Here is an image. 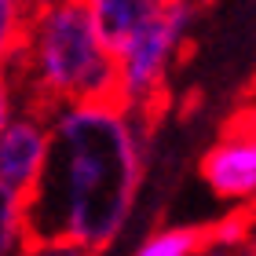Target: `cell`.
Here are the masks:
<instances>
[{
    "label": "cell",
    "instance_id": "4fadbf2b",
    "mask_svg": "<svg viewBox=\"0 0 256 256\" xmlns=\"http://www.w3.org/2000/svg\"><path fill=\"white\" fill-rule=\"evenodd\" d=\"M242 256H252V246H249V249H246V252H242Z\"/></svg>",
    "mask_w": 256,
    "mask_h": 256
},
{
    "label": "cell",
    "instance_id": "30bf717a",
    "mask_svg": "<svg viewBox=\"0 0 256 256\" xmlns=\"http://www.w3.org/2000/svg\"><path fill=\"white\" fill-rule=\"evenodd\" d=\"M18 106H22V96H18L15 77H11V70H0V128L15 118Z\"/></svg>",
    "mask_w": 256,
    "mask_h": 256
},
{
    "label": "cell",
    "instance_id": "52a82bcc",
    "mask_svg": "<svg viewBox=\"0 0 256 256\" xmlns=\"http://www.w3.org/2000/svg\"><path fill=\"white\" fill-rule=\"evenodd\" d=\"M205 242H208L205 224H168L150 230L132 249V256H198Z\"/></svg>",
    "mask_w": 256,
    "mask_h": 256
},
{
    "label": "cell",
    "instance_id": "277c9868",
    "mask_svg": "<svg viewBox=\"0 0 256 256\" xmlns=\"http://www.w3.org/2000/svg\"><path fill=\"white\" fill-rule=\"evenodd\" d=\"M198 176L208 187L216 202L238 208L252 205L256 194V136H252V114H238L220 139L202 154Z\"/></svg>",
    "mask_w": 256,
    "mask_h": 256
},
{
    "label": "cell",
    "instance_id": "7c38bea8",
    "mask_svg": "<svg viewBox=\"0 0 256 256\" xmlns=\"http://www.w3.org/2000/svg\"><path fill=\"white\" fill-rule=\"evenodd\" d=\"M26 8H40V4H48V0H22Z\"/></svg>",
    "mask_w": 256,
    "mask_h": 256
},
{
    "label": "cell",
    "instance_id": "8992f818",
    "mask_svg": "<svg viewBox=\"0 0 256 256\" xmlns=\"http://www.w3.org/2000/svg\"><path fill=\"white\" fill-rule=\"evenodd\" d=\"M96 26L99 40L110 48V55L121 48L124 40H132L139 30L161 11L165 0H80Z\"/></svg>",
    "mask_w": 256,
    "mask_h": 256
},
{
    "label": "cell",
    "instance_id": "ba28073f",
    "mask_svg": "<svg viewBox=\"0 0 256 256\" xmlns=\"http://www.w3.org/2000/svg\"><path fill=\"white\" fill-rule=\"evenodd\" d=\"M26 246V202L8 187H0V256H22Z\"/></svg>",
    "mask_w": 256,
    "mask_h": 256
},
{
    "label": "cell",
    "instance_id": "7a4b0ae2",
    "mask_svg": "<svg viewBox=\"0 0 256 256\" xmlns=\"http://www.w3.org/2000/svg\"><path fill=\"white\" fill-rule=\"evenodd\" d=\"M11 77L22 102L40 110L114 99V55L99 40L80 0L30 8Z\"/></svg>",
    "mask_w": 256,
    "mask_h": 256
},
{
    "label": "cell",
    "instance_id": "5b68a950",
    "mask_svg": "<svg viewBox=\"0 0 256 256\" xmlns=\"http://www.w3.org/2000/svg\"><path fill=\"white\" fill-rule=\"evenodd\" d=\"M52 150V110L22 106L0 128V187L18 194L22 202L33 194Z\"/></svg>",
    "mask_w": 256,
    "mask_h": 256
},
{
    "label": "cell",
    "instance_id": "6da1fadb",
    "mask_svg": "<svg viewBox=\"0 0 256 256\" xmlns=\"http://www.w3.org/2000/svg\"><path fill=\"white\" fill-rule=\"evenodd\" d=\"M154 121L118 99L52 110V150L26 198L30 242H62L88 256L124 238L143 194Z\"/></svg>",
    "mask_w": 256,
    "mask_h": 256
},
{
    "label": "cell",
    "instance_id": "8fae6325",
    "mask_svg": "<svg viewBox=\"0 0 256 256\" xmlns=\"http://www.w3.org/2000/svg\"><path fill=\"white\" fill-rule=\"evenodd\" d=\"M22 256H88L77 246H62V242H30Z\"/></svg>",
    "mask_w": 256,
    "mask_h": 256
},
{
    "label": "cell",
    "instance_id": "9c48e42d",
    "mask_svg": "<svg viewBox=\"0 0 256 256\" xmlns=\"http://www.w3.org/2000/svg\"><path fill=\"white\" fill-rule=\"evenodd\" d=\"M26 18L30 8L22 0H0V70H11L22 44V33H26Z\"/></svg>",
    "mask_w": 256,
    "mask_h": 256
},
{
    "label": "cell",
    "instance_id": "3957f363",
    "mask_svg": "<svg viewBox=\"0 0 256 256\" xmlns=\"http://www.w3.org/2000/svg\"><path fill=\"white\" fill-rule=\"evenodd\" d=\"M198 15L202 0H165L158 15L114 52V99L121 106L158 124L172 74L190 48Z\"/></svg>",
    "mask_w": 256,
    "mask_h": 256
}]
</instances>
